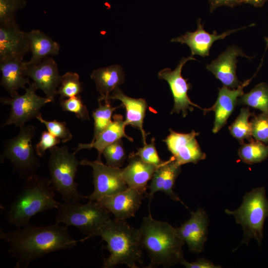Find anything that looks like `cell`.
Here are the masks:
<instances>
[{
    "mask_svg": "<svg viewBox=\"0 0 268 268\" xmlns=\"http://www.w3.org/2000/svg\"><path fill=\"white\" fill-rule=\"evenodd\" d=\"M0 238L8 244V253L16 260V268H27L34 260L71 249L78 242L70 236L67 226L57 223L44 226L29 224L6 232L1 229Z\"/></svg>",
    "mask_w": 268,
    "mask_h": 268,
    "instance_id": "1",
    "label": "cell"
},
{
    "mask_svg": "<svg viewBox=\"0 0 268 268\" xmlns=\"http://www.w3.org/2000/svg\"><path fill=\"white\" fill-rule=\"evenodd\" d=\"M138 230L142 247L150 259L148 268H167L180 263L184 257L182 247L185 242L177 227L154 219L149 211Z\"/></svg>",
    "mask_w": 268,
    "mask_h": 268,
    "instance_id": "2",
    "label": "cell"
},
{
    "mask_svg": "<svg viewBox=\"0 0 268 268\" xmlns=\"http://www.w3.org/2000/svg\"><path fill=\"white\" fill-rule=\"evenodd\" d=\"M96 236L106 242L105 249L110 253L104 259L102 268H112L124 264L130 268H137V263H143V249L138 229L125 220L110 219L99 229Z\"/></svg>",
    "mask_w": 268,
    "mask_h": 268,
    "instance_id": "3",
    "label": "cell"
},
{
    "mask_svg": "<svg viewBox=\"0 0 268 268\" xmlns=\"http://www.w3.org/2000/svg\"><path fill=\"white\" fill-rule=\"evenodd\" d=\"M50 179L35 174L25 180L22 188L6 212V220L17 228L29 224L31 218L41 212L57 208Z\"/></svg>",
    "mask_w": 268,
    "mask_h": 268,
    "instance_id": "4",
    "label": "cell"
},
{
    "mask_svg": "<svg viewBox=\"0 0 268 268\" xmlns=\"http://www.w3.org/2000/svg\"><path fill=\"white\" fill-rule=\"evenodd\" d=\"M55 217L56 223L77 228L86 237L83 242L94 237L99 229L111 219V213L96 201H88L82 204L80 201L60 202Z\"/></svg>",
    "mask_w": 268,
    "mask_h": 268,
    "instance_id": "5",
    "label": "cell"
},
{
    "mask_svg": "<svg viewBox=\"0 0 268 268\" xmlns=\"http://www.w3.org/2000/svg\"><path fill=\"white\" fill-rule=\"evenodd\" d=\"M48 165L52 186L64 201H80L85 198L78 191L75 181L80 161L75 152H70L67 145L53 147L49 150Z\"/></svg>",
    "mask_w": 268,
    "mask_h": 268,
    "instance_id": "6",
    "label": "cell"
},
{
    "mask_svg": "<svg viewBox=\"0 0 268 268\" xmlns=\"http://www.w3.org/2000/svg\"><path fill=\"white\" fill-rule=\"evenodd\" d=\"M225 212L233 215L236 223L242 226L244 235L241 244L248 245L251 239H255L260 246L264 224L268 217V199L264 187H257L246 193L238 208L233 211L226 209Z\"/></svg>",
    "mask_w": 268,
    "mask_h": 268,
    "instance_id": "7",
    "label": "cell"
},
{
    "mask_svg": "<svg viewBox=\"0 0 268 268\" xmlns=\"http://www.w3.org/2000/svg\"><path fill=\"white\" fill-rule=\"evenodd\" d=\"M19 128V132L16 136L4 142L0 162H3L5 159L9 160L13 171L25 180L36 174L40 162L32 145L35 127L24 125Z\"/></svg>",
    "mask_w": 268,
    "mask_h": 268,
    "instance_id": "8",
    "label": "cell"
},
{
    "mask_svg": "<svg viewBox=\"0 0 268 268\" xmlns=\"http://www.w3.org/2000/svg\"><path fill=\"white\" fill-rule=\"evenodd\" d=\"M37 88L33 82L30 83L25 89V93H18L11 97H1L0 102L10 106V113L6 120L1 127L14 125L21 127L31 119L40 114L42 107L53 102L47 97H43L36 93Z\"/></svg>",
    "mask_w": 268,
    "mask_h": 268,
    "instance_id": "9",
    "label": "cell"
},
{
    "mask_svg": "<svg viewBox=\"0 0 268 268\" xmlns=\"http://www.w3.org/2000/svg\"><path fill=\"white\" fill-rule=\"evenodd\" d=\"M82 165L92 169L94 190L85 196L88 201H96L104 197L122 192L129 188L122 176V169L104 164L101 160L90 161L84 159L80 161Z\"/></svg>",
    "mask_w": 268,
    "mask_h": 268,
    "instance_id": "10",
    "label": "cell"
},
{
    "mask_svg": "<svg viewBox=\"0 0 268 268\" xmlns=\"http://www.w3.org/2000/svg\"><path fill=\"white\" fill-rule=\"evenodd\" d=\"M196 60L193 56L187 58H183L177 66L172 70L169 68L161 70L157 74L159 79L165 80L169 85L174 98V106L171 113H180L185 117L188 111H193L194 106L203 111L202 109L193 103L188 96V90L192 88V85L187 82V79L183 77L181 75L182 68L189 61Z\"/></svg>",
    "mask_w": 268,
    "mask_h": 268,
    "instance_id": "11",
    "label": "cell"
},
{
    "mask_svg": "<svg viewBox=\"0 0 268 268\" xmlns=\"http://www.w3.org/2000/svg\"><path fill=\"white\" fill-rule=\"evenodd\" d=\"M24 73L33 80L37 89L41 90L46 97L54 101L58 94L61 75L53 59L48 56L37 63L25 62Z\"/></svg>",
    "mask_w": 268,
    "mask_h": 268,
    "instance_id": "12",
    "label": "cell"
},
{
    "mask_svg": "<svg viewBox=\"0 0 268 268\" xmlns=\"http://www.w3.org/2000/svg\"><path fill=\"white\" fill-rule=\"evenodd\" d=\"M169 132V134L163 141L180 165L196 164L206 158L205 153L201 150L196 138L199 133L193 130L188 134L179 133L171 129Z\"/></svg>",
    "mask_w": 268,
    "mask_h": 268,
    "instance_id": "13",
    "label": "cell"
},
{
    "mask_svg": "<svg viewBox=\"0 0 268 268\" xmlns=\"http://www.w3.org/2000/svg\"><path fill=\"white\" fill-rule=\"evenodd\" d=\"M145 197H148V194L129 188L122 192L100 198L96 201L112 214L114 219L125 220L134 216Z\"/></svg>",
    "mask_w": 268,
    "mask_h": 268,
    "instance_id": "14",
    "label": "cell"
},
{
    "mask_svg": "<svg viewBox=\"0 0 268 268\" xmlns=\"http://www.w3.org/2000/svg\"><path fill=\"white\" fill-rule=\"evenodd\" d=\"M239 56L248 59L253 57L246 55L239 47L232 45L228 47L215 60L206 65V69L219 80L224 86L236 88L242 85L236 75L237 58Z\"/></svg>",
    "mask_w": 268,
    "mask_h": 268,
    "instance_id": "15",
    "label": "cell"
},
{
    "mask_svg": "<svg viewBox=\"0 0 268 268\" xmlns=\"http://www.w3.org/2000/svg\"><path fill=\"white\" fill-rule=\"evenodd\" d=\"M208 219L202 208L191 211V217L177 227L181 238L186 243L190 251L199 253L203 251L207 239Z\"/></svg>",
    "mask_w": 268,
    "mask_h": 268,
    "instance_id": "16",
    "label": "cell"
},
{
    "mask_svg": "<svg viewBox=\"0 0 268 268\" xmlns=\"http://www.w3.org/2000/svg\"><path fill=\"white\" fill-rule=\"evenodd\" d=\"M29 51L27 32L22 31L17 23L0 25V61L23 60Z\"/></svg>",
    "mask_w": 268,
    "mask_h": 268,
    "instance_id": "17",
    "label": "cell"
},
{
    "mask_svg": "<svg viewBox=\"0 0 268 268\" xmlns=\"http://www.w3.org/2000/svg\"><path fill=\"white\" fill-rule=\"evenodd\" d=\"M254 25L252 24L238 29L227 30L220 34H217L216 31H213L212 33L206 32L203 29L201 19H199L197 21V29L195 31L186 32L184 35L173 38L171 42L187 44L191 49V56L199 55L205 57L209 56L210 48L215 41L223 39L235 32Z\"/></svg>",
    "mask_w": 268,
    "mask_h": 268,
    "instance_id": "18",
    "label": "cell"
},
{
    "mask_svg": "<svg viewBox=\"0 0 268 268\" xmlns=\"http://www.w3.org/2000/svg\"><path fill=\"white\" fill-rule=\"evenodd\" d=\"M257 73L251 78L245 80L241 85L236 88L231 89L223 86L218 88V97L215 104L209 109H204V114L213 111L215 113V119L212 129L214 134L218 132L226 124L227 120L238 104V98L243 93V89L247 86Z\"/></svg>",
    "mask_w": 268,
    "mask_h": 268,
    "instance_id": "19",
    "label": "cell"
},
{
    "mask_svg": "<svg viewBox=\"0 0 268 268\" xmlns=\"http://www.w3.org/2000/svg\"><path fill=\"white\" fill-rule=\"evenodd\" d=\"M181 167L173 156L157 166L148 186L149 190L148 197L150 200L155 193L160 191L164 192L171 199L184 204L173 191L175 181L181 172Z\"/></svg>",
    "mask_w": 268,
    "mask_h": 268,
    "instance_id": "20",
    "label": "cell"
},
{
    "mask_svg": "<svg viewBox=\"0 0 268 268\" xmlns=\"http://www.w3.org/2000/svg\"><path fill=\"white\" fill-rule=\"evenodd\" d=\"M128 161V165L122 168L124 181L129 188L148 194V182L151 180L157 166L144 162L134 153L130 154Z\"/></svg>",
    "mask_w": 268,
    "mask_h": 268,
    "instance_id": "21",
    "label": "cell"
},
{
    "mask_svg": "<svg viewBox=\"0 0 268 268\" xmlns=\"http://www.w3.org/2000/svg\"><path fill=\"white\" fill-rule=\"evenodd\" d=\"M113 120L93 140L89 143H79L75 149L76 153L84 149H96L98 153L97 159L101 160V155L103 149L108 145L121 139L126 137L133 142L132 137L128 136L125 133L126 125L122 116L119 114L114 115Z\"/></svg>",
    "mask_w": 268,
    "mask_h": 268,
    "instance_id": "22",
    "label": "cell"
},
{
    "mask_svg": "<svg viewBox=\"0 0 268 268\" xmlns=\"http://www.w3.org/2000/svg\"><path fill=\"white\" fill-rule=\"evenodd\" d=\"M109 99L120 100L126 109L125 123L127 125L138 129L140 131L143 143L146 144L147 134L143 129V119L147 108L146 100L143 98H133L124 94L122 91L117 87L111 93Z\"/></svg>",
    "mask_w": 268,
    "mask_h": 268,
    "instance_id": "23",
    "label": "cell"
},
{
    "mask_svg": "<svg viewBox=\"0 0 268 268\" xmlns=\"http://www.w3.org/2000/svg\"><path fill=\"white\" fill-rule=\"evenodd\" d=\"M24 62L19 59L0 61V85L11 96L18 93L19 88L25 89L26 84L30 83L29 77L24 73Z\"/></svg>",
    "mask_w": 268,
    "mask_h": 268,
    "instance_id": "24",
    "label": "cell"
},
{
    "mask_svg": "<svg viewBox=\"0 0 268 268\" xmlns=\"http://www.w3.org/2000/svg\"><path fill=\"white\" fill-rule=\"evenodd\" d=\"M94 81L97 90L101 96L98 100H110L113 91L125 80L123 70L119 65H112L94 70L90 75Z\"/></svg>",
    "mask_w": 268,
    "mask_h": 268,
    "instance_id": "25",
    "label": "cell"
},
{
    "mask_svg": "<svg viewBox=\"0 0 268 268\" xmlns=\"http://www.w3.org/2000/svg\"><path fill=\"white\" fill-rule=\"evenodd\" d=\"M27 36L30 51L32 53L29 63H39L46 57L59 54L60 49L59 44L43 32L39 30H32L27 32Z\"/></svg>",
    "mask_w": 268,
    "mask_h": 268,
    "instance_id": "26",
    "label": "cell"
},
{
    "mask_svg": "<svg viewBox=\"0 0 268 268\" xmlns=\"http://www.w3.org/2000/svg\"><path fill=\"white\" fill-rule=\"evenodd\" d=\"M238 104L259 109L268 115V84L265 82L257 84L250 92L243 93Z\"/></svg>",
    "mask_w": 268,
    "mask_h": 268,
    "instance_id": "27",
    "label": "cell"
},
{
    "mask_svg": "<svg viewBox=\"0 0 268 268\" xmlns=\"http://www.w3.org/2000/svg\"><path fill=\"white\" fill-rule=\"evenodd\" d=\"M238 155L245 163L253 164L265 160L268 157V145L258 140L243 143L238 150Z\"/></svg>",
    "mask_w": 268,
    "mask_h": 268,
    "instance_id": "28",
    "label": "cell"
},
{
    "mask_svg": "<svg viewBox=\"0 0 268 268\" xmlns=\"http://www.w3.org/2000/svg\"><path fill=\"white\" fill-rule=\"evenodd\" d=\"M249 108H242L239 116L229 127V130L233 137L237 139L241 144L244 143L247 139L251 141L252 138L251 123L249 118L253 116Z\"/></svg>",
    "mask_w": 268,
    "mask_h": 268,
    "instance_id": "29",
    "label": "cell"
},
{
    "mask_svg": "<svg viewBox=\"0 0 268 268\" xmlns=\"http://www.w3.org/2000/svg\"><path fill=\"white\" fill-rule=\"evenodd\" d=\"M102 101L98 100L99 106L92 113V117L94 119V133L92 140H94L97 136L110 124L112 122V116L113 112L120 107H112L110 102V100Z\"/></svg>",
    "mask_w": 268,
    "mask_h": 268,
    "instance_id": "30",
    "label": "cell"
},
{
    "mask_svg": "<svg viewBox=\"0 0 268 268\" xmlns=\"http://www.w3.org/2000/svg\"><path fill=\"white\" fill-rule=\"evenodd\" d=\"M82 91L81 83L78 73L68 71L61 75L57 92V94L60 95L61 100L79 95Z\"/></svg>",
    "mask_w": 268,
    "mask_h": 268,
    "instance_id": "31",
    "label": "cell"
},
{
    "mask_svg": "<svg viewBox=\"0 0 268 268\" xmlns=\"http://www.w3.org/2000/svg\"><path fill=\"white\" fill-rule=\"evenodd\" d=\"M102 154L106 160V164L115 168H121L127 158L121 139L106 146Z\"/></svg>",
    "mask_w": 268,
    "mask_h": 268,
    "instance_id": "32",
    "label": "cell"
},
{
    "mask_svg": "<svg viewBox=\"0 0 268 268\" xmlns=\"http://www.w3.org/2000/svg\"><path fill=\"white\" fill-rule=\"evenodd\" d=\"M26 4L25 0H0V25L16 23V12Z\"/></svg>",
    "mask_w": 268,
    "mask_h": 268,
    "instance_id": "33",
    "label": "cell"
},
{
    "mask_svg": "<svg viewBox=\"0 0 268 268\" xmlns=\"http://www.w3.org/2000/svg\"><path fill=\"white\" fill-rule=\"evenodd\" d=\"M60 106L63 111L74 113L76 118L81 121L90 119L87 107L80 95L61 100Z\"/></svg>",
    "mask_w": 268,
    "mask_h": 268,
    "instance_id": "34",
    "label": "cell"
},
{
    "mask_svg": "<svg viewBox=\"0 0 268 268\" xmlns=\"http://www.w3.org/2000/svg\"><path fill=\"white\" fill-rule=\"evenodd\" d=\"M36 118L45 126L48 132L60 139L62 142L66 143L71 139L72 134L67 127L65 122L46 120L43 118L41 113Z\"/></svg>",
    "mask_w": 268,
    "mask_h": 268,
    "instance_id": "35",
    "label": "cell"
},
{
    "mask_svg": "<svg viewBox=\"0 0 268 268\" xmlns=\"http://www.w3.org/2000/svg\"><path fill=\"white\" fill-rule=\"evenodd\" d=\"M252 135L255 140L268 142V115L262 113L250 121Z\"/></svg>",
    "mask_w": 268,
    "mask_h": 268,
    "instance_id": "36",
    "label": "cell"
},
{
    "mask_svg": "<svg viewBox=\"0 0 268 268\" xmlns=\"http://www.w3.org/2000/svg\"><path fill=\"white\" fill-rule=\"evenodd\" d=\"M137 150L134 154L145 162L158 166L163 161L160 159L156 150L154 137L149 144H144L142 147L137 148Z\"/></svg>",
    "mask_w": 268,
    "mask_h": 268,
    "instance_id": "37",
    "label": "cell"
},
{
    "mask_svg": "<svg viewBox=\"0 0 268 268\" xmlns=\"http://www.w3.org/2000/svg\"><path fill=\"white\" fill-rule=\"evenodd\" d=\"M61 140L48 131L42 133L39 141L36 144L35 149L37 155L40 157L44 156L47 150H50L57 145Z\"/></svg>",
    "mask_w": 268,
    "mask_h": 268,
    "instance_id": "38",
    "label": "cell"
},
{
    "mask_svg": "<svg viewBox=\"0 0 268 268\" xmlns=\"http://www.w3.org/2000/svg\"><path fill=\"white\" fill-rule=\"evenodd\" d=\"M180 263L186 268H221V266L215 265L209 260L204 258L198 259L196 261L189 262L183 257Z\"/></svg>",
    "mask_w": 268,
    "mask_h": 268,
    "instance_id": "39",
    "label": "cell"
},
{
    "mask_svg": "<svg viewBox=\"0 0 268 268\" xmlns=\"http://www.w3.org/2000/svg\"><path fill=\"white\" fill-rule=\"evenodd\" d=\"M210 4V11L212 12L221 6H234L244 3V0H208Z\"/></svg>",
    "mask_w": 268,
    "mask_h": 268,
    "instance_id": "40",
    "label": "cell"
},
{
    "mask_svg": "<svg viewBox=\"0 0 268 268\" xmlns=\"http://www.w3.org/2000/svg\"><path fill=\"white\" fill-rule=\"evenodd\" d=\"M267 0H244V3L253 5L256 7H262Z\"/></svg>",
    "mask_w": 268,
    "mask_h": 268,
    "instance_id": "41",
    "label": "cell"
},
{
    "mask_svg": "<svg viewBox=\"0 0 268 268\" xmlns=\"http://www.w3.org/2000/svg\"><path fill=\"white\" fill-rule=\"evenodd\" d=\"M266 43V49L268 48V36L265 38Z\"/></svg>",
    "mask_w": 268,
    "mask_h": 268,
    "instance_id": "42",
    "label": "cell"
}]
</instances>
